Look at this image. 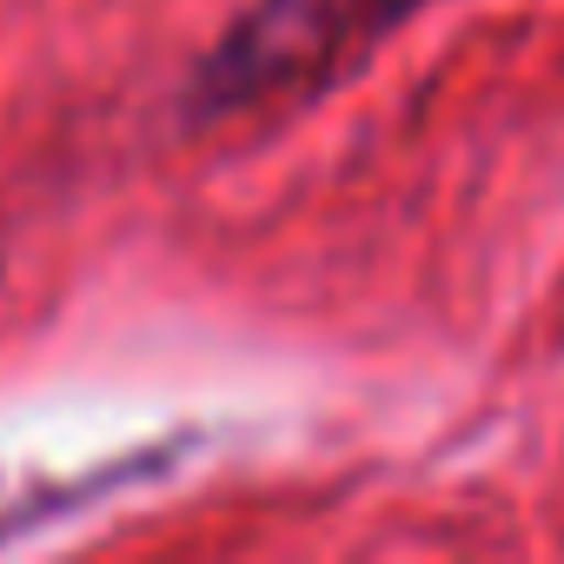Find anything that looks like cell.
I'll list each match as a JSON object with an SVG mask.
<instances>
[{
	"label": "cell",
	"mask_w": 564,
	"mask_h": 564,
	"mask_svg": "<svg viewBox=\"0 0 564 564\" xmlns=\"http://www.w3.org/2000/svg\"><path fill=\"white\" fill-rule=\"evenodd\" d=\"M425 8L438 0H246L232 28L199 54L186 80V113L239 120L300 107L352 74L366 54H379V41H392Z\"/></svg>",
	"instance_id": "cell-1"
}]
</instances>
